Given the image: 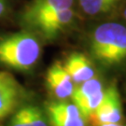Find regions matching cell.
<instances>
[{
  "label": "cell",
  "instance_id": "1",
  "mask_svg": "<svg viewBox=\"0 0 126 126\" xmlns=\"http://www.w3.org/2000/svg\"><path fill=\"white\" fill-rule=\"evenodd\" d=\"M40 41L33 32L0 36V65L18 71H30L39 61Z\"/></svg>",
  "mask_w": 126,
  "mask_h": 126
},
{
  "label": "cell",
  "instance_id": "2",
  "mask_svg": "<svg viewBox=\"0 0 126 126\" xmlns=\"http://www.w3.org/2000/svg\"><path fill=\"white\" fill-rule=\"evenodd\" d=\"M92 57L104 67H113L126 61V26L105 23L95 27L90 37Z\"/></svg>",
  "mask_w": 126,
  "mask_h": 126
},
{
  "label": "cell",
  "instance_id": "3",
  "mask_svg": "<svg viewBox=\"0 0 126 126\" xmlns=\"http://www.w3.org/2000/svg\"><path fill=\"white\" fill-rule=\"evenodd\" d=\"M76 18L72 8L39 15L23 24L28 31L37 33L47 40H52L70 26Z\"/></svg>",
  "mask_w": 126,
  "mask_h": 126
},
{
  "label": "cell",
  "instance_id": "4",
  "mask_svg": "<svg viewBox=\"0 0 126 126\" xmlns=\"http://www.w3.org/2000/svg\"><path fill=\"white\" fill-rule=\"evenodd\" d=\"M88 119L92 120L94 126L102 123H119L122 121V99L115 84L105 90L102 102Z\"/></svg>",
  "mask_w": 126,
  "mask_h": 126
},
{
  "label": "cell",
  "instance_id": "5",
  "mask_svg": "<svg viewBox=\"0 0 126 126\" xmlns=\"http://www.w3.org/2000/svg\"><path fill=\"white\" fill-rule=\"evenodd\" d=\"M46 112L50 126H86V119L74 103L52 101L46 105Z\"/></svg>",
  "mask_w": 126,
  "mask_h": 126
},
{
  "label": "cell",
  "instance_id": "6",
  "mask_svg": "<svg viewBox=\"0 0 126 126\" xmlns=\"http://www.w3.org/2000/svg\"><path fill=\"white\" fill-rule=\"evenodd\" d=\"M22 97V88L12 75L0 71V121L15 110Z\"/></svg>",
  "mask_w": 126,
  "mask_h": 126
},
{
  "label": "cell",
  "instance_id": "7",
  "mask_svg": "<svg viewBox=\"0 0 126 126\" xmlns=\"http://www.w3.org/2000/svg\"><path fill=\"white\" fill-rule=\"evenodd\" d=\"M46 85L51 94L58 100H64L71 97L74 90L73 80L63 64L59 62H55L48 69Z\"/></svg>",
  "mask_w": 126,
  "mask_h": 126
},
{
  "label": "cell",
  "instance_id": "8",
  "mask_svg": "<svg viewBox=\"0 0 126 126\" xmlns=\"http://www.w3.org/2000/svg\"><path fill=\"white\" fill-rule=\"evenodd\" d=\"M63 65L73 82L78 84L90 79L95 75V69L93 63L85 54L80 52L70 53Z\"/></svg>",
  "mask_w": 126,
  "mask_h": 126
},
{
  "label": "cell",
  "instance_id": "9",
  "mask_svg": "<svg viewBox=\"0 0 126 126\" xmlns=\"http://www.w3.org/2000/svg\"><path fill=\"white\" fill-rule=\"evenodd\" d=\"M75 0H31L23 9L20 21L22 24L39 15L73 8Z\"/></svg>",
  "mask_w": 126,
  "mask_h": 126
},
{
  "label": "cell",
  "instance_id": "10",
  "mask_svg": "<svg viewBox=\"0 0 126 126\" xmlns=\"http://www.w3.org/2000/svg\"><path fill=\"white\" fill-rule=\"evenodd\" d=\"M9 126H50L45 114L36 106L27 105L12 115Z\"/></svg>",
  "mask_w": 126,
  "mask_h": 126
},
{
  "label": "cell",
  "instance_id": "11",
  "mask_svg": "<svg viewBox=\"0 0 126 126\" xmlns=\"http://www.w3.org/2000/svg\"><path fill=\"white\" fill-rule=\"evenodd\" d=\"M123 0H79V6L84 14L95 17L114 11Z\"/></svg>",
  "mask_w": 126,
  "mask_h": 126
},
{
  "label": "cell",
  "instance_id": "12",
  "mask_svg": "<svg viewBox=\"0 0 126 126\" xmlns=\"http://www.w3.org/2000/svg\"><path fill=\"white\" fill-rule=\"evenodd\" d=\"M104 89L103 83L98 78H92L88 80L81 82L76 88H74L73 93L71 94L73 103L87 97H90L94 94L98 93Z\"/></svg>",
  "mask_w": 126,
  "mask_h": 126
},
{
  "label": "cell",
  "instance_id": "13",
  "mask_svg": "<svg viewBox=\"0 0 126 126\" xmlns=\"http://www.w3.org/2000/svg\"><path fill=\"white\" fill-rule=\"evenodd\" d=\"M10 9V0H0V18L9 13Z\"/></svg>",
  "mask_w": 126,
  "mask_h": 126
},
{
  "label": "cell",
  "instance_id": "14",
  "mask_svg": "<svg viewBox=\"0 0 126 126\" xmlns=\"http://www.w3.org/2000/svg\"><path fill=\"white\" fill-rule=\"evenodd\" d=\"M95 126H123L120 123H102V124H98Z\"/></svg>",
  "mask_w": 126,
  "mask_h": 126
},
{
  "label": "cell",
  "instance_id": "15",
  "mask_svg": "<svg viewBox=\"0 0 126 126\" xmlns=\"http://www.w3.org/2000/svg\"><path fill=\"white\" fill-rule=\"evenodd\" d=\"M123 16H124V18H125V20H126V9H124V11H123Z\"/></svg>",
  "mask_w": 126,
  "mask_h": 126
},
{
  "label": "cell",
  "instance_id": "16",
  "mask_svg": "<svg viewBox=\"0 0 126 126\" xmlns=\"http://www.w3.org/2000/svg\"><path fill=\"white\" fill-rule=\"evenodd\" d=\"M123 126H126V125H123Z\"/></svg>",
  "mask_w": 126,
  "mask_h": 126
}]
</instances>
